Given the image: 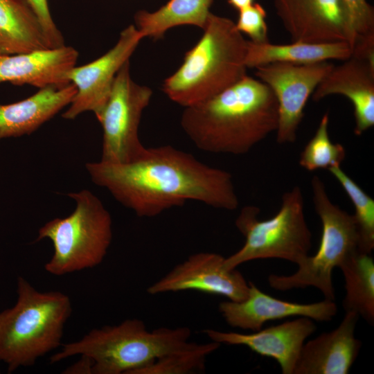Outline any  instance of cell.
<instances>
[{"label":"cell","instance_id":"obj_1","mask_svg":"<svg viewBox=\"0 0 374 374\" xmlns=\"http://www.w3.org/2000/svg\"><path fill=\"white\" fill-rule=\"evenodd\" d=\"M96 185L141 217H153L188 201L234 211L239 205L232 175L172 145L145 148L127 163H87Z\"/></svg>","mask_w":374,"mask_h":374},{"label":"cell","instance_id":"obj_2","mask_svg":"<svg viewBox=\"0 0 374 374\" xmlns=\"http://www.w3.org/2000/svg\"><path fill=\"white\" fill-rule=\"evenodd\" d=\"M180 122L197 149L244 154L276 131L278 103L266 84L246 75L215 96L184 107Z\"/></svg>","mask_w":374,"mask_h":374},{"label":"cell","instance_id":"obj_3","mask_svg":"<svg viewBox=\"0 0 374 374\" xmlns=\"http://www.w3.org/2000/svg\"><path fill=\"white\" fill-rule=\"evenodd\" d=\"M203 30L181 66L163 84L168 97L184 107L215 96L247 75V40L235 23L211 12Z\"/></svg>","mask_w":374,"mask_h":374},{"label":"cell","instance_id":"obj_4","mask_svg":"<svg viewBox=\"0 0 374 374\" xmlns=\"http://www.w3.org/2000/svg\"><path fill=\"white\" fill-rule=\"evenodd\" d=\"M190 335L188 327L148 330L143 321L126 319L118 325L93 329L79 341L64 344L51 356V362L84 355L92 359L94 374H136L186 345Z\"/></svg>","mask_w":374,"mask_h":374},{"label":"cell","instance_id":"obj_5","mask_svg":"<svg viewBox=\"0 0 374 374\" xmlns=\"http://www.w3.org/2000/svg\"><path fill=\"white\" fill-rule=\"evenodd\" d=\"M71 311L65 294L39 292L18 277L15 305L0 312V362L9 372L33 366L60 345Z\"/></svg>","mask_w":374,"mask_h":374},{"label":"cell","instance_id":"obj_6","mask_svg":"<svg viewBox=\"0 0 374 374\" xmlns=\"http://www.w3.org/2000/svg\"><path fill=\"white\" fill-rule=\"evenodd\" d=\"M68 195L76 203L73 212L46 222L37 239L51 240L54 251L44 268L55 276L98 266L112 240L111 215L101 201L88 190Z\"/></svg>","mask_w":374,"mask_h":374},{"label":"cell","instance_id":"obj_7","mask_svg":"<svg viewBox=\"0 0 374 374\" xmlns=\"http://www.w3.org/2000/svg\"><path fill=\"white\" fill-rule=\"evenodd\" d=\"M259 213L254 206H246L240 211L235 224L245 242L238 251L224 258V267L236 269L244 262L265 258L301 264L312 247L301 188L294 186L283 195L279 211L270 219L259 220Z\"/></svg>","mask_w":374,"mask_h":374},{"label":"cell","instance_id":"obj_8","mask_svg":"<svg viewBox=\"0 0 374 374\" xmlns=\"http://www.w3.org/2000/svg\"><path fill=\"white\" fill-rule=\"evenodd\" d=\"M314 209L322 224L319 246L314 256H308L292 275L271 274L269 285L277 290L318 289L325 299L335 297L332 271L344 260L359 249V237L353 215L332 202L323 181L314 175L311 180Z\"/></svg>","mask_w":374,"mask_h":374},{"label":"cell","instance_id":"obj_9","mask_svg":"<svg viewBox=\"0 0 374 374\" xmlns=\"http://www.w3.org/2000/svg\"><path fill=\"white\" fill-rule=\"evenodd\" d=\"M152 91L134 82L127 61L118 71L109 97L96 115L103 129L100 161L109 163L131 161L144 151L139 127Z\"/></svg>","mask_w":374,"mask_h":374},{"label":"cell","instance_id":"obj_10","mask_svg":"<svg viewBox=\"0 0 374 374\" xmlns=\"http://www.w3.org/2000/svg\"><path fill=\"white\" fill-rule=\"evenodd\" d=\"M333 67L332 63L325 61L306 64L273 62L256 68L258 80L271 89L277 100L278 143L296 141L309 98Z\"/></svg>","mask_w":374,"mask_h":374},{"label":"cell","instance_id":"obj_11","mask_svg":"<svg viewBox=\"0 0 374 374\" xmlns=\"http://www.w3.org/2000/svg\"><path fill=\"white\" fill-rule=\"evenodd\" d=\"M142 39L136 26L130 25L122 30L116 45L106 53L91 62L72 68L67 79L75 86L77 91L62 117L74 119L89 111L96 115L109 97L118 71Z\"/></svg>","mask_w":374,"mask_h":374},{"label":"cell","instance_id":"obj_12","mask_svg":"<svg viewBox=\"0 0 374 374\" xmlns=\"http://www.w3.org/2000/svg\"><path fill=\"white\" fill-rule=\"evenodd\" d=\"M276 15L292 42H345L357 38L342 0H274Z\"/></svg>","mask_w":374,"mask_h":374},{"label":"cell","instance_id":"obj_13","mask_svg":"<svg viewBox=\"0 0 374 374\" xmlns=\"http://www.w3.org/2000/svg\"><path fill=\"white\" fill-rule=\"evenodd\" d=\"M219 253L199 252L190 255L147 289L150 294L195 290L220 295L233 301L244 299L249 282L236 269L224 267Z\"/></svg>","mask_w":374,"mask_h":374},{"label":"cell","instance_id":"obj_14","mask_svg":"<svg viewBox=\"0 0 374 374\" xmlns=\"http://www.w3.org/2000/svg\"><path fill=\"white\" fill-rule=\"evenodd\" d=\"M219 311L231 327L256 332L267 321L290 317H305L317 321H329L336 315L333 301L301 304L272 297L249 282L247 297L240 301H226L219 304Z\"/></svg>","mask_w":374,"mask_h":374},{"label":"cell","instance_id":"obj_15","mask_svg":"<svg viewBox=\"0 0 374 374\" xmlns=\"http://www.w3.org/2000/svg\"><path fill=\"white\" fill-rule=\"evenodd\" d=\"M316 330L313 320L299 318L249 334L207 329L204 332L220 344L242 345L262 356L274 359L283 374L294 371L305 339Z\"/></svg>","mask_w":374,"mask_h":374},{"label":"cell","instance_id":"obj_16","mask_svg":"<svg viewBox=\"0 0 374 374\" xmlns=\"http://www.w3.org/2000/svg\"><path fill=\"white\" fill-rule=\"evenodd\" d=\"M359 314L346 312L340 324L305 343L294 374H347L361 348L355 336Z\"/></svg>","mask_w":374,"mask_h":374},{"label":"cell","instance_id":"obj_17","mask_svg":"<svg viewBox=\"0 0 374 374\" xmlns=\"http://www.w3.org/2000/svg\"><path fill=\"white\" fill-rule=\"evenodd\" d=\"M330 95L344 96L353 104L356 135L374 125V66L353 57L334 66L312 97L319 101Z\"/></svg>","mask_w":374,"mask_h":374},{"label":"cell","instance_id":"obj_18","mask_svg":"<svg viewBox=\"0 0 374 374\" xmlns=\"http://www.w3.org/2000/svg\"><path fill=\"white\" fill-rule=\"evenodd\" d=\"M78 52L65 45L14 55H0V82L43 88L71 82L67 73L75 66Z\"/></svg>","mask_w":374,"mask_h":374},{"label":"cell","instance_id":"obj_19","mask_svg":"<svg viewBox=\"0 0 374 374\" xmlns=\"http://www.w3.org/2000/svg\"><path fill=\"white\" fill-rule=\"evenodd\" d=\"M76 91L73 83L51 85L22 100L0 104V140L30 134L69 105Z\"/></svg>","mask_w":374,"mask_h":374},{"label":"cell","instance_id":"obj_20","mask_svg":"<svg viewBox=\"0 0 374 374\" xmlns=\"http://www.w3.org/2000/svg\"><path fill=\"white\" fill-rule=\"evenodd\" d=\"M352 56V46L345 42L308 43L292 42L289 44H274L269 42L254 43L247 41L245 65L257 68L273 62L306 64L329 60H346Z\"/></svg>","mask_w":374,"mask_h":374},{"label":"cell","instance_id":"obj_21","mask_svg":"<svg viewBox=\"0 0 374 374\" xmlns=\"http://www.w3.org/2000/svg\"><path fill=\"white\" fill-rule=\"evenodd\" d=\"M51 48L42 28L23 0H0V55Z\"/></svg>","mask_w":374,"mask_h":374},{"label":"cell","instance_id":"obj_22","mask_svg":"<svg viewBox=\"0 0 374 374\" xmlns=\"http://www.w3.org/2000/svg\"><path fill=\"white\" fill-rule=\"evenodd\" d=\"M213 0H169L154 12L139 10L134 16L136 28L143 38L161 37L170 28L193 25L204 29Z\"/></svg>","mask_w":374,"mask_h":374},{"label":"cell","instance_id":"obj_23","mask_svg":"<svg viewBox=\"0 0 374 374\" xmlns=\"http://www.w3.org/2000/svg\"><path fill=\"white\" fill-rule=\"evenodd\" d=\"M345 281L343 308L355 312L370 325L374 322V261L371 253L356 251L339 267Z\"/></svg>","mask_w":374,"mask_h":374},{"label":"cell","instance_id":"obj_24","mask_svg":"<svg viewBox=\"0 0 374 374\" xmlns=\"http://www.w3.org/2000/svg\"><path fill=\"white\" fill-rule=\"evenodd\" d=\"M211 341L208 343L188 341L181 348L169 353L150 365L139 370L136 374H191L205 371L207 357L220 346Z\"/></svg>","mask_w":374,"mask_h":374},{"label":"cell","instance_id":"obj_25","mask_svg":"<svg viewBox=\"0 0 374 374\" xmlns=\"http://www.w3.org/2000/svg\"><path fill=\"white\" fill-rule=\"evenodd\" d=\"M340 184L354 207L360 251L371 253L374 248V199L371 197L341 166L328 170Z\"/></svg>","mask_w":374,"mask_h":374},{"label":"cell","instance_id":"obj_26","mask_svg":"<svg viewBox=\"0 0 374 374\" xmlns=\"http://www.w3.org/2000/svg\"><path fill=\"white\" fill-rule=\"evenodd\" d=\"M329 114L322 116L315 134L308 142L299 157V165L308 171L341 166L346 157L344 147L330 141Z\"/></svg>","mask_w":374,"mask_h":374},{"label":"cell","instance_id":"obj_27","mask_svg":"<svg viewBox=\"0 0 374 374\" xmlns=\"http://www.w3.org/2000/svg\"><path fill=\"white\" fill-rule=\"evenodd\" d=\"M238 12L235 26L241 33L248 35L254 43L269 42L267 12L261 4L253 2Z\"/></svg>","mask_w":374,"mask_h":374},{"label":"cell","instance_id":"obj_28","mask_svg":"<svg viewBox=\"0 0 374 374\" xmlns=\"http://www.w3.org/2000/svg\"><path fill=\"white\" fill-rule=\"evenodd\" d=\"M357 36L374 31V8L366 0H342Z\"/></svg>","mask_w":374,"mask_h":374},{"label":"cell","instance_id":"obj_29","mask_svg":"<svg viewBox=\"0 0 374 374\" xmlns=\"http://www.w3.org/2000/svg\"><path fill=\"white\" fill-rule=\"evenodd\" d=\"M37 18L51 48L64 45V38L57 29L48 8V0H23Z\"/></svg>","mask_w":374,"mask_h":374},{"label":"cell","instance_id":"obj_30","mask_svg":"<svg viewBox=\"0 0 374 374\" xmlns=\"http://www.w3.org/2000/svg\"><path fill=\"white\" fill-rule=\"evenodd\" d=\"M374 66V31L357 36L352 48V56Z\"/></svg>","mask_w":374,"mask_h":374},{"label":"cell","instance_id":"obj_31","mask_svg":"<svg viewBox=\"0 0 374 374\" xmlns=\"http://www.w3.org/2000/svg\"><path fill=\"white\" fill-rule=\"evenodd\" d=\"M81 359L64 371V373L68 374H91L93 373V362L87 356L80 355Z\"/></svg>","mask_w":374,"mask_h":374},{"label":"cell","instance_id":"obj_32","mask_svg":"<svg viewBox=\"0 0 374 374\" xmlns=\"http://www.w3.org/2000/svg\"><path fill=\"white\" fill-rule=\"evenodd\" d=\"M254 0H228V3L238 11L252 4Z\"/></svg>","mask_w":374,"mask_h":374}]
</instances>
